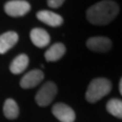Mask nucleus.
<instances>
[{
    "instance_id": "2eb2a0df",
    "label": "nucleus",
    "mask_w": 122,
    "mask_h": 122,
    "mask_svg": "<svg viewBox=\"0 0 122 122\" xmlns=\"http://www.w3.org/2000/svg\"><path fill=\"white\" fill-rule=\"evenodd\" d=\"M64 1L65 0H47V3L51 8H58L63 4Z\"/></svg>"
},
{
    "instance_id": "423d86ee",
    "label": "nucleus",
    "mask_w": 122,
    "mask_h": 122,
    "mask_svg": "<svg viewBox=\"0 0 122 122\" xmlns=\"http://www.w3.org/2000/svg\"><path fill=\"white\" fill-rule=\"evenodd\" d=\"M86 47L92 51L104 53L112 47V42L106 37H92L86 41Z\"/></svg>"
},
{
    "instance_id": "6e6552de",
    "label": "nucleus",
    "mask_w": 122,
    "mask_h": 122,
    "mask_svg": "<svg viewBox=\"0 0 122 122\" xmlns=\"http://www.w3.org/2000/svg\"><path fill=\"white\" fill-rule=\"evenodd\" d=\"M37 18L40 21L44 22V24H46L47 25L53 26V28L60 26L63 24L62 16L55 12H53V11H50V10H40L39 12L37 13Z\"/></svg>"
},
{
    "instance_id": "1a4fd4ad",
    "label": "nucleus",
    "mask_w": 122,
    "mask_h": 122,
    "mask_svg": "<svg viewBox=\"0 0 122 122\" xmlns=\"http://www.w3.org/2000/svg\"><path fill=\"white\" fill-rule=\"evenodd\" d=\"M32 43L38 48H44L50 43V35L44 29L35 28L30 30V34Z\"/></svg>"
},
{
    "instance_id": "9d476101",
    "label": "nucleus",
    "mask_w": 122,
    "mask_h": 122,
    "mask_svg": "<svg viewBox=\"0 0 122 122\" xmlns=\"http://www.w3.org/2000/svg\"><path fill=\"white\" fill-rule=\"evenodd\" d=\"M18 35L15 32H6L0 35V54H4L17 43Z\"/></svg>"
},
{
    "instance_id": "7ed1b4c3",
    "label": "nucleus",
    "mask_w": 122,
    "mask_h": 122,
    "mask_svg": "<svg viewBox=\"0 0 122 122\" xmlns=\"http://www.w3.org/2000/svg\"><path fill=\"white\" fill-rule=\"evenodd\" d=\"M57 94L56 85L52 81H47L37 93L35 100L37 104L41 107H46L51 104Z\"/></svg>"
},
{
    "instance_id": "4468645a",
    "label": "nucleus",
    "mask_w": 122,
    "mask_h": 122,
    "mask_svg": "<svg viewBox=\"0 0 122 122\" xmlns=\"http://www.w3.org/2000/svg\"><path fill=\"white\" fill-rule=\"evenodd\" d=\"M107 111L111 115L121 118L122 117V102L119 99H112L107 103Z\"/></svg>"
},
{
    "instance_id": "39448f33",
    "label": "nucleus",
    "mask_w": 122,
    "mask_h": 122,
    "mask_svg": "<svg viewBox=\"0 0 122 122\" xmlns=\"http://www.w3.org/2000/svg\"><path fill=\"white\" fill-rule=\"evenodd\" d=\"M52 113L61 122H73L75 120L74 111L63 103H57L53 106Z\"/></svg>"
},
{
    "instance_id": "20e7f679",
    "label": "nucleus",
    "mask_w": 122,
    "mask_h": 122,
    "mask_svg": "<svg viewBox=\"0 0 122 122\" xmlns=\"http://www.w3.org/2000/svg\"><path fill=\"white\" fill-rule=\"evenodd\" d=\"M30 10V5L25 0H11L5 3L4 11L12 17L22 16Z\"/></svg>"
},
{
    "instance_id": "0eeeda50",
    "label": "nucleus",
    "mask_w": 122,
    "mask_h": 122,
    "mask_svg": "<svg viewBox=\"0 0 122 122\" xmlns=\"http://www.w3.org/2000/svg\"><path fill=\"white\" fill-rule=\"evenodd\" d=\"M44 79V73L42 70L34 69L29 71L26 74L22 76L20 79V85L22 89H32V87L38 86Z\"/></svg>"
},
{
    "instance_id": "f03ea898",
    "label": "nucleus",
    "mask_w": 122,
    "mask_h": 122,
    "mask_svg": "<svg viewBox=\"0 0 122 122\" xmlns=\"http://www.w3.org/2000/svg\"><path fill=\"white\" fill-rule=\"evenodd\" d=\"M112 89V83L105 77H98L91 81L86 93V99L90 103H96L107 96Z\"/></svg>"
},
{
    "instance_id": "f257e3e1",
    "label": "nucleus",
    "mask_w": 122,
    "mask_h": 122,
    "mask_svg": "<svg viewBox=\"0 0 122 122\" xmlns=\"http://www.w3.org/2000/svg\"><path fill=\"white\" fill-rule=\"evenodd\" d=\"M119 13V6L112 0H103L91 6L86 11V18L92 25H105L110 24Z\"/></svg>"
},
{
    "instance_id": "dca6fc26",
    "label": "nucleus",
    "mask_w": 122,
    "mask_h": 122,
    "mask_svg": "<svg viewBox=\"0 0 122 122\" xmlns=\"http://www.w3.org/2000/svg\"><path fill=\"white\" fill-rule=\"evenodd\" d=\"M119 92L120 94L122 93V79H120V82H119Z\"/></svg>"
},
{
    "instance_id": "9b49d317",
    "label": "nucleus",
    "mask_w": 122,
    "mask_h": 122,
    "mask_svg": "<svg viewBox=\"0 0 122 122\" xmlns=\"http://www.w3.org/2000/svg\"><path fill=\"white\" fill-rule=\"evenodd\" d=\"M65 52L66 48L62 43H55L45 52V59L49 62H55L62 58Z\"/></svg>"
},
{
    "instance_id": "ddd939ff",
    "label": "nucleus",
    "mask_w": 122,
    "mask_h": 122,
    "mask_svg": "<svg viewBox=\"0 0 122 122\" xmlns=\"http://www.w3.org/2000/svg\"><path fill=\"white\" fill-rule=\"evenodd\" d=\"M3 113L7 119H15L20 113V109H18L16 102L12 99H7L3 106Z\"/></svg>"
},
{
    "instance_id": "f8f14e48",
    "label": "nucleus",
    "mask_w": 122,
    "mask_h": 122,
    "mask_svg": "<svg viewBox=\"0 0 122 122\" xmlns=\"http://www.w3.org/2000/svg\"><path fill=\"white\" fill-rule=\"evenodd\" d=\"M29 62H30V60H29L28 55L20 54V55L16 56L12 60V62L10 64V67H9L11 73L20 74L21 72H24L26 69V67H28Z\"/></svg>"
}]
</instances>
